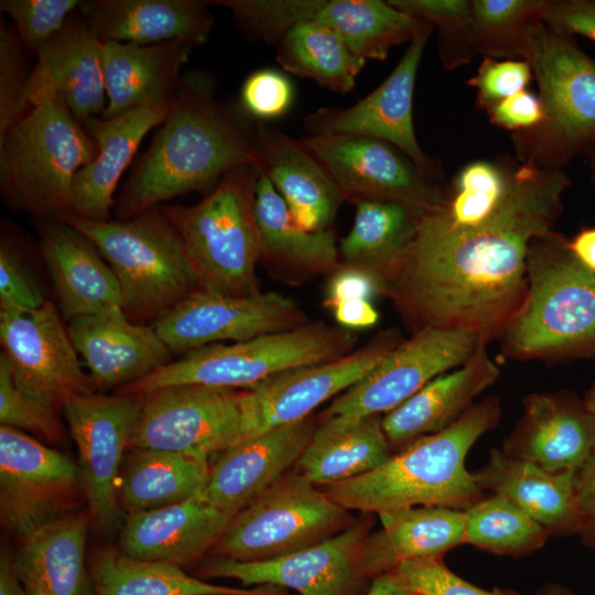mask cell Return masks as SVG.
<instances>
[{
	"label": "cell",
	"mask_w": 595,
	"mask_h": 595,
	"mask_svg": "<svg viewBox=\"0 0 595 595\" xmlns=\"http://www.w3.org/2000/svg\"><path fill=\"white\" fill-rule=\"evenodd\" d=\"M542 19L558 32L595 42V0H547Z\"/></svg>",
	"instance_id": "cell-54"
},
{
	"label": "cell",
	"mask_w": 595,
	"mask_h": 595,
	"mask_svg": "<svg viewBox=\"0 0 595 595\" xmlns=\"http://www.w3.org/2000/svg\"><path fill=\"white\" fill-rule=\"evenodd\" d=\"M486 346L482 344L463 365L435 377L382 415V429L393 453L452 425L499 379L500 370Z\"/></svg>",
	"instance_id": "cell-29"
},
{
	"label": "cell",
	"mask_w": 595,
	"mask_h": 595,
	"mask_svg": "<svg viewBox=\"0 0 595 595\" xmlns=\"http://www.w3.org/2000/svg\"><path fill=\"white\" fill-rule=\"evenodd\" d=\"M298 302L277 292L232 296L198 291L152 324L171 353H188L225 340L241 342L306 323Z\"/></svg>",
	"instance_id": "cell-18"
},
{
	"label": "cell",
	"mask_w": 595,
	"mask_h": 595,
	"mask_svg": "<svg viewBox=\"0 0 595 595\" xmlns=\"http://www.w3.org/2000/svg\"><path fill=\"white\" fill-rule=\"evenodd\" d=\"M193 47L178 41L141 45L102 43L107 95L104 118L172 101Z\"/></svg>",
	"instance_id": "cell-32"
},
{
	"label": "cell",
	"mask_w": 595,
	"mask_h": 595,
	"mask_svg": "<svg viewBox=\"0 0 595 595\" xmlns=\"http://www.w3.org/2000/svg\"><path fill=\"white\" fill-rule=\"evenodd\" d=\"M575 495L576 536L584 547L595 551V451L576 472Z\"/></svg>",
	"instance_id": "cell-56"
},
{
	"label": "cell",
	"mask_w": 595,
	"mask_h": 595,
	"mask_svg": "<svg viewBox=\"0 0 595 595\" xmlns=\"http://www.w3.org/2000/svg\"><path fill=\"white\" fill-rule=\"evenodd\" d=\"M464 544L513 559L545 544L550 531L518 506L496 494L485 495L464 511Z\"/></svg>",
	"instance_id": "cell-42"
},
{
	"label": "cell",
	"mask_w": 595,
	"mask_h": 595,
	"mask_svg": "<svg viewBox=\"0 0 595 595\" xmlns=\"http://www.w3.org/2000/svg\"><path fill=\"white\" fill-rule=\"evenodd\" d=\"M501 402L488 396L456 422L393 453L376 469L322 488L346 510L380 513L418 506L465 511L486 494L465 465L472 446L494 430Z\"/></svg>",
	"instance_id": "cell-3"
},
{
	"label": "cell",
	"mask_w": 595,
	"mask_h": 595,
	"mask_svg": "<svg viewBox=\"0 0 595 595\" xmlns=\"http://www.w3.org/2000/svg\"><path fill=\"white\" fill-rule=\"evenodd\" d=\"M97 153L63 95H48L0 138L2 198L40 218L72 214L74 178Z\"/></svg>",
	"instance_id": "cell-5"
},
{
	"label": "cell",
	"mask_w": 595,
	"mask_h": 595,
	"mask_svg": "<svg viewBox=\"0 0 595 595\" xmlns=\"http://www.w3.org/2000/svg\"><path fill=\"white\" fill-rule=\"evenodd\" d=\"M259 177L257 167L239 166L227 172L199 203L160 207L180 234L206 291L232 296L260 292L255 214Z\"/></svg>",
	"instance_id": "cell-8"
},
{
	"label": "cell",
	"mask_w": 595,
	"mask_h": 595,
	"mask_svg": "<svg viewBox=\"0 0 595 595\" xmlns=\"http://www.w3.org/2000/svg\"><path fill=\"white\" fill-rule=\"evenodd\" d=\"M232 517L204 494L174 505L127 515L118 549L134 559L165 562L183 569L212 551Z\"/></svg>",
	"instance_id": "cell-25"
},
{
	"label": "cell",
	"mask_w": 595,
	"mask_h": 595,
	"mask_svg": "<svg viewBox=\"0 0 595 595\" xmlns=\"http://www.w3.org/2000/svg\"><path fill=\"white\" fill-rule=\"evenodd\" d=\"M67 331L95 390L126 386L171 363L153 326L130 322L119 307L75 317Z\"/></svg>",
	"instance_id": "cell-24"
},
{
	"label": "cell",
	"mask_w": 595,
	"mask_h": 595,
	"mask_svg": "<svg viewBox=\"0 0 595 595\" xmlns=\"http://www.w3.org/2000/svg\"><path fill=\"white\" fill-rule=\"evenodd\" d=\"M255 214L260 261L279 280L298 284L329 275L340 264L333 229L307 231L298 226L283 198L263 175L257 182Z\"/></svg>",
	"instance_id": "cell-33"
},
{
	"label": "cell",
	"mask_w": 595,
	"mask_h": 595,
	"mask_svg": "<svg viewBox=\"0 0 595 595\" xmlns=\"http://www.w3.org/2000/svg\"><path fill=\"white\" fill-rule=\"evenodd\" d=\"M500 451L549 472L578 469L595 451V414L566 390L534 392Z\"/></svg>",
	"instance_id": "cell-21"
},
{
	"label": "cell",
	"mask_w": 595,
	"mask_h": 595,
	"mask_svg": "<svg viewBox=\"0 0 595 595\" xmlns=\"http://www.w3.org/2000/svg\"><path fill=\"white\" fill-rule=\"evenodd\" d=\"M536 595H578L573 589L559 584V583H545L536 591Z\"/></svg>",
	"instance_id": "cell-61"
},
{
	"label": "cell",
	"mask_w": 595,
	"mask_h": 595,
	"mask_svg": "<svg viewBox=\"0 0 595 595\" xmlns=\"http://www.w3.org/2000/svg\"><path fill=\"white\" fill-rule=\"evenodd\" d=\"M293 100L291 82L274 69H259L250 74L240 89L239 102L255 120L275 119L284 115Z\"/></svg>",
	"instance_id": "cell-51"
},
{
	"label": "cell",
	"mask_w": 595,
	"mask_h": 595,
	"mask_svg": "<svg viewBox=\"0 0 595 595\" xmlns=\"http://www.w3.org/2000/svg\"><path fill=\"white\" fill-rule=\"evenodd\" d=\"M528 289L499 336L511 359L563 361L595 355V273L552 231L532 240Z\"/></svg>",
	"instance_id": "cell-4"
},
{
	"label": "cell",
	"mask_w": 595,
	"mask_h": 595,
	"mask_svg": "<svg viewBox=\"0 0 595 595\" xmlns=\"http://www.w3.org/2000/svg\"><path fill=\"white\" fill-rule=\"evenodd\" d=\"M37 232L65 318L122 309L116 274L84 234L62 220L46 218L39 221Z\"/></svg>",
	"instance_id": "cell-28"
},
{
	"label": "cell",
	"mask_w": 595,
	"mask_h": 595,
	"mask_svg": "<svg viewBox=\"0 0 595 595\" xmlns=\"http://www.w3.org/2000/svg\"><path fill=\"white\" fill-rule=\"evenodd\" d=\"M2 353L17 387L58 413L73 397L95 392L55 305L33 311H0Z\"/></svg>",
	"instance_id": "cell-17"
},
{
	"label": "cell",
	"mask_w": 595,
	"mask_h": 595,
	"mask_svg": "<svg viewBox=\"0 0 595 595\" xmlns=\"http://www.w3.org/2000/svg\"><path fill=\"white\" fill-rule=\"evenodd\" d=\"M381 528L365 538L360 550L364 576L394 572L402 563L443 559L464 544V511L418 506L378 513Z\"/></svg>",
	"instance_id": "cell-31"
},
{
	"label": "cell",
	"mask_w": 595,
	"mask_h": 595,
	"mask_svg": "<svg viewBox=\"0 0 595 595\" xmlns=\"http://www.w3.org/2000/svg\"><path fill=\"white\" fill-rule=\"evenodd\" d=\"M309 418L246 439L210 464L204 496L235 515L295 467L317 426Z\"/></svg>",
	"instance_id": "cell-22"
},
{
	"label": "cell",
	"mask_w": 595,
	"mask_h": 595,
	"mask_svg": "<svg viewBox=\"0 0 595 595\" xmlns=\"http://www.w3.org/2000/svg\"><path fill=\"white\" fill-rule=\"evenodd\" d=\"M34 53L26 94L30 108L60 93L80 123L102 115L107 107L102 42L78 10Z\"/></svg>",
	"instance_id": "cell-23"
},
{
	"label": "cell",
	"mask_w": 595,
	"mask_h": 595,
	"mask_svg": "<svg viewBox=\"0 0 595 595\" xmlns=\"http://www.w3.org/2000/svg\"><path fill=\"white\" fill-rule=\"evenodd\" d=\"M216 86L215 75L207 71L183 73L165 120L117 198L119 219L206 188L236 167L257 166L261 121L239 101L217 98Z\"/></svg>",
	"instance_id": "cell-2"
},
{
	"label": "cell",
	"mask_w": 595,
	"mask_h": 595,
	"mask_svg": "<svg viewBox=\"0 0 595 595\" xmlns=\"http://www.w3.org/2000/svg\"><path fill=\"white\" fill-rule=\"evenodd\" d=\"M382 415L354 421L318 419L294 469L315 486H329L369 473L392 454Z\"/></svg>",
	"instance_id": "cell-36"
},
{
	"label": "cell",
	"mask_w": 595,
	"mask_h": 595,
	"mask_svg": "<svg viewBox=\"0 0 595 595\" xmlns=\"http://www.w3.org/2000/svg\"><path fill=\"white\" fill-rule=\"evenodd\" d=\"M209 6L202 0H84L78 11L102 43L178 41L195 47L210 35Z\"/></svg>",
	"instance_id": "cell-30"
},
{
	"label": "cell",
	"mask_w": 595,
	"mask_h": 595,
	"mask_svg": "<svg viewBox=\"0 0 595 595\" xmlns=\"http://www.w3.org/2000/svg\"><path fill=\"white\" fill-rule=\"evenodd\" d=\"M400 343L399 329L390 327L340 358L291 368L245 389L246 439L314 414L367 376Z\"/></svg>",
	"instance_id": "cell-16"
},
{
	"label": "cell",
	"mask_w": 595,
	"mask_h": 595,
	"mask_svg": "<svg viewBox=\"0 0 595 595\" xmlns=\"http://www.w3.org/2000/svg\"><path fill=\"white\" fill-rule=\"evenodd\" d=\"M569 247L577 259L595 273V227L581 229L569 240Z\"/></svg>",
	"instance_id": "cell-59"
},
{
	"label": "cell",
	"mask_w": 595,
	"mask_h": 595,
	"mask_svg": "<svg viewBox=\"0 0 595 595\" xmlns=\"http://www.w3.org/2000/svg\"><path fill=\"white\" fill-rule=\"evenodd\" d=\"M485 344L470 332L425 327L401 340L367 376L333 399L320 419L383 415L435 377L463 365Z\"/></svg>",
	"instance_id": "cell-14"
},
{
	"label": "cell",
	"mask_w": 595,
	"mask_h": 595,
	"mask_svg": "<svg viewBox=\"0 0 595 595\" xmlns=\"http://www.w3.org/2000/svg\"><path fill=\"white\" fill-rule=\"evenodd\" d=\"M209 470V459L170 451L130 448L120 470V508L131 515L201 496Z\"/></svg>",
	"instance_id": "cell-37"
},
{
	"label": "cell",
	"mask_w": 595,
	"mask_h": 595,
	"mask_svg": "<svg viewBox=\"0 0 595 595\" xmlns=\"http://www.w3.org/2000/svg\"><path fill=\"white\" fill-rule=\"evenodd\" d=\"M418 216L398 202L359 203L353 227L338 248L340 262L360 266L376 273L407 246Z\"/></svg>",
	"instance_id": "cell-41"
},
{
	"label": "cell",
	"mask_w": 595,
	"mask_h": 595,
	"mask_svg": "<svg viewBox=\"0 0 595 595\" xmlns=\"http://www.w3.org/2000/svg\"><path fill=\"white\" fill-rule=\"evenodd\" d=\"M0 595H26L15 569L14 554L7 549L0 558Z\"/></svg>",
	"instance_id": "cell-58"
},
{
	"label": "cell",
	"mask_w": 595,
	"mask_h": 595,
	"mask_svg": "<svg viewBox=\"0 0 595 595\" xmlns=\"http://www.w3.org/2000/svg\"><path fill=\"white\" fill-rule=\"evenodd\" d=\"M58 220L84 234L110 266L127 316L158 318L205 290L180 234L160 207L129 219L94 221L67 214Z\"/></svg>",
	"instance_id": "cell-7"
},
{
	"label": "cell",
	"mask_w": 595,
	"mask_h": 595,
	"mask_svg": "<svg viewBox=\"0 0 595 595\" xmlns=\"http://www.w3.org/2000/svg\"><path fill=\"white\" fill-rule=\"evenodd\" d=\"M88 565L96 595H278L269 586L239 588L205 582L180 566L134 559L113 547L96 550Z\"/></svg>",
	"instance_id": "cell-38"
},
{
	"label": "cell",
	"mask_w": 595,
	"mask_h": 595,
	"mask_svg": "<svg viewBox=\"0 0 595 595\" xmlns=\"http://www.w3.org/2000/svg\"><path fill=\"white\" fill-rule=\"evenodd\" d=\"M327 0H217L251 37L277 43L296 24L314 20Z\"/></svg>",
	"instance_id": "cell-45"
},
{
	"label": "cell",
	"mask_w": 595,
	"mask_h": 595,
	"mask_svg": "<svg viewBox=\"0 0 595 595\" xmlns=\"http://www.w3.org/2000/svg\"><path fill=\"white\" fill-rule=\"evenodd\" d=\"M576 470L549 472L491 448L474 474L485 493L505 497L555 537L576 536Z\"/></svg>",
	"instance_id": "cell-35"
},
{
	"label": "cell",
	"mask_w": 595,
	"mask_h": 595,
	"mask_svg": "<svg viewBox=\"0 0 595 595\" xmlns=\"http://www.w3.org/2000/svg\"><path fill=\"white\" fill-rule=\"evenodd\" d=\"M79 4L80 0H1L0 10L35 52L65 25Z\"/></svg>",
	"instance_id": "cell-48"
},
{
	"label": "cell",
	"mask_w": 595,
	"mask_h": 595,
	"mask_svg": "<svg viewBox=\"0 0 595 595\" xmlns=\"http://www.w3.org/2000/svg\"><path fill=\"white\" fill-rule=\"evenodd\" d=\"M532 75V69L524 60L483 57L467 85L476 90L478 107L487 110L507 97L527 89Z\"/></svg>",
	"instance_id": "cell-50"
},
{
	"label": "cell",
	"mask_w": 595,
	"mask_h": 595,
	"mask_svg": "<svg viewBox=\"0 0 595 595\" xmlns=\"http://www.w3.org/2000/svg\"><path fill=\"white\" fill-rule=\"evenodd\" d=\"M338 326L358 331L369 328L379 321V312L371 301L355 299L337 303L331 309Z\"/></svg>",
	"instance_id": "cell-57"
},
{
	"label": "cell",
	"mask_w": 595,
	"mask_h": 595,
	"mask_svg": "<svg viewBox=\"0 0 595 595\" xmlns=\"http://www.w3.org/2000/svg\"><path fill=\"white\" fill-rule=\"evenodd\" d=\"M388 2L418 20L439 30V57L446 69L468 64L476 55L470 28L468 0H388Z\"/></svg>",
	"instance_id": "cell-44"
},
{
	"label": "cell",
	"mask_w": 595,
	"mask_h": 595,
	"mask_svg": "<svg viewBox=\"0 0 595 595\" xmlns=\"http://www.w3.org/2000/svg\"><path fill=\"white\" fill-rule=\"evenodd\" d=\"M380 295L376 274L364 267L343 263L329 274L323 305L331 310L337 303L363 299L371 301Z\"/></svg>",
	"instance_id": "cell-53"
},
{
	"label": "cell",
	"mask_w": 595,
	"mask_h": 595,
	"mask_svg": "<svg viewBox=\"0 0 595 595\" xmlns=\"http://www.w3.org/2000/svg\"><path fill=\"white\" fill-rule=\"evenodd\" d=\"M366 595H411L401 583L394 572L380 574L371 578L370 586Z\"/></svg>",
	"instance_id": "cell-60"
},
{
	"label": "cell",
	"mask_w": 595,
	"mask_h": 595,
	"mask_svg": "<svg viewBox=\"0 0 595 595\" xmlns=\"http://www.w3.org/2000/svg\"><path fill=\"white\" fill-rule=\"evenodd\" d=\"M357 339L354 331L322 321L306 322L289 331L188 351L122 386L118 393L139 396L182 385L249 389L278 372L340 358L355 350Z\"/></svg>",
	"instance_id": "cell-9"
},
{
	"label": "cell",
	"mask_w": 595,
	"mask_h": 595,
	"mask_svg": "<svg viewBox=\"0 0 595 595\" xmlns=\"http://www.w3.org/2000/svg\"><path fill=\"white\" fill-rule=\"evenodd\" d=\"M547 0H472L470 28L476 55L524 60L533 29L543 22Z\"/></svg>",
	"instance_id": "cell-43"
},
{
	"label": "cell",
	"mask_w": 595,
	"mask_h": 595,
	"mask_svg": "<svg viewBox=\"0 0 595 595\" xmlns=\"http://www.w3.org/2000/svg\"><path fill=\"white\" fill-rule=\"evenodd\" d=\"M315 20L333 29L356 56L383 61L431 24L380 0H328Z\"/></svg>",
	"instance_id": "cell-39"
},
{
	"label": "cell",
	"mask_w": 595,
	"mask_h": 595,
	"mask_svg": "<svg viewBox=\"0 0 595 595\" xmlns=\"http://www.w3.org/2000/svg\"><path fill=\"white\" fill-rule=\"evenodd\" d=\"M585 155L588 161L592 180L595 182V147L592 148Z\"/></svg>",
	"instance_id": "cell-63"
},
{
	"label": "cell",
	"mask_w": 595,
	"mask_h": 595,
	"mask_svg": "<svg viewBox=\"0 0 595 595\" xmlns=\"http://www.w3.org/2000/svg\"><path fill=\"white\" fill-rule=\"evenodd\" d=\"M172 101L136 108L113 118L96 116L82 122L98 153L74 178L72 214L94 221L109 220L122 174L143 138L165 120Z\"/></svg>",
	"instance_id": "cell-26"
},
{
	"label": "cell",
	"mask_w": 595,
	"mask_h": 595,
	"mask_svg": "<svg viewBox=\"0 0 595 595\" xmlns=\"http://www.w3.org/2000/svg\"><path fill=\"white\" fill-rule=\"evenodd\" d=\"M275 61L284 71L337 94L354 89L366 64L333 29L315 19L296 24L284 35L278 44Z\"/></svg>",
	"instance_id": "cell-40"
},
{
	"label": "cell",
	"mask_w": 595,
	"mask_h": 595,
	"mask_svg": "<svg viewBox=\"0 0 595 595\" xmlns=\"http://www.w3.org/2000/svg\"><path fill=\"white\" fill-rule=\"evenodd\" d=\"M63 412L77 447L91 527L112 533L121 519L120 470L140 418V398L90 392L71 398Z\"/></svg>",
	"instance_id": "cell-13"
},
{
	"label": "cell",
	"mask_w": 595,
	"mask_h": 595,
	"mask_svg": "<svg viewBox=\"0 0 595 595\" xmlns=\"http://www.w3.org/2000/svg\"><path fill=\"white\" fill-rule=\"evenodd\" d=\"M0 423L28 432L43 443L62 440L64 430L58 413L23 393L15 385L7 356L0 354Z\"/></svg>",
	"instance_id": "cell-47"
},
{
	"label": "cell",
	"mask_w": 595,
	"mask_h": 595,
	"mask_svg": "<svg viewBox=\"0 0 595 595\" xmlns=\"http://www.w3.org/2000/svg\"><path fill=\"white\" fill-rule=\"evenodd\" d=\"M434 26L411 42L391 74L369 95L347 108H318L303 125L310 136L350 134L383 140L405 153L426 176L442 182L437 161L425 154L414 132L412 105L418 68Z\"/></svg>",
	"instance_id": "cell-19"
},
{
	"label": "cell",
	"mask_w": 595,
	"mask_h": 595,
	"mask_svg": "<svg viewBox=\"0 0 595 595\" xmlns=\"http://www.w3.org/2000/svg\"><path fill=\"white\" fill-rule=\"evenodd\" d=\"M394 573L411 595H521L510 588L478 587L446 567L443 559L404 562Z\"/></svg>",
	"instance_id": "cell-49"
},
{
	"label": "cell",
	"mask_w": 595,
	"mask_h": 595,
	"mask_svg": "<svg viewBox=\"0 0 595 595\" xmlns=\"http://www.w3.org/2000/svg\"><path fill=\"white\" fill-rule=\"evenodd\" d=\"M83 504L77 462L25 432L0 426V517L19 543Z\"/></svg>",
	"instance_id": "cell-12"
},
{
	"label": "cell",
	"mask_w": 595,
	"mask_h": 595,
	"mask_svg": "<svg viewBox=\"0 0 595 595\" xmlns=\"http://www.w3.org/2000/svg\"><path fill=\"white\" fill-rule=\"evenodd\" d=\"M325 166L344 202L401 203L421 215L437 204L446 186L414 164L397 147L376 138L321 134L303 139Z\"/></svg>",
	"instance_id": "cell-15"
},
{
	"label": "cell",
	"mask_w": 595,
	"mask_h": 595,
	"mask_svg": "<svg viewBox=\"0 0 595 595\" xmlns=\"http://www.w3.org/2000/svg\"><path fill=\"white\" fill-rule=\"evenodd\" d=\"M350 524L348 510L293 469L234 515L210 553L241 562L271 560Z\"/></svg>",
	"instance_id": "cell-10"
},
{
	"label": "cell",
	"mask_w": 595,
	"mask_h": 595,
	"mask_svg": "<svg viewBox=\"0 0 595 595\" xmlns=\"http://www.w3.org/2000/svg\"><path fill=\"white\" fill-rule=\"evenodd\" d=\"M31 50L14 25L0 20V138L29 110L26 94L33 68Z\"/></svg>",
	"instance_id": "cell-46"
},
{
	"label": "cell",
	"mask_w": 595,
	"mask_h": 595,
	"mask_svg": "<svg viewBox=\"0 0 595 595\" xmlns=\"http://www.w3.org/2000/svg\"><path fill=\"white\" fill-rule=\"evenodd\" d=\"M486 112L493 125L512 133L532 129L543 117L539 97L527 89L490 106Z\"/></svg>",
	"instance_id": "cell-55"
},
{
	"label": "cell",
	"mask_w": 595,
	"mask_h": 595,
	"mask_svg": "<svg viewBox=\"0 0 595 595\" xmlns=\"http://www.w3.org/2000/svg\"><path fill=\"white\" fill-rule=\"evenodd\" d=\"M257 169L285 202L294 223L307 231L331 228L344 202L318 158L282 131L259 122Z\"/></svg>",
	"instance_id": "cell-27"
},
{
	"label": "cell",
	"mask_w": 595,
	"mask_h": 595,
	"mask_svg": "<svg viewBox=\"0 0 595 595\" xmlns=\"http://www.w3.org/2000/svg\"><path fill=\"white\" fill-rule=\"evenodd\" d=\"M367 520L293 553L255 562L216 556L199 571L205 578H232L244 586L286 588L299 595H348L359 577Z\"/></svg>",
	"instance_id": "cell-20"
},
{
	"label": "cell",
	"mask_w": 595,
	"mask_h": 595,
	"mask_svg": "<svg viewBox=\"0 0 595 595\" xmlns=\"http://www.w3.org/2000/svg\"><path fill=\"white\" fill-rule=\"evenodd\" d=\"M141 412L130 448L170 451L209 459L246 440V390L201 385L138 396Z\"/></svg>",
	"instance_id": "cell-11"
},
{
	"label": "cell",
	"mask_w": 595,
	"mask_h": 595,
	"mask_svg": "<svg viewBox=\"0 0 595 595\" xmlns=\"http://www.w3.org/2000/svg\"><path fill=\"white\" fill-rule=\"evenodd\" d=\"M571 184L564 170L517 160L507 196L485 219L454 225L430 207L375 273L380 295L412 333L436 327L470 332L486 345L498 339L524 301L530 244L554 231Z\"/></svg>",
	"instance_id": "cell-1"
},
{
	"label": "cell",
	"mask_w": 595,
	"mask_h": 595,
	"mask_svg": "<svg viewBox=\"0 0 595 595\" xmlns=\"http://www.w3.org/2000/svg\"><path fill=\"white\" fill-rule=\"evenodd\" d=\"M46 301L20 257L2 239L0 247V311H33Z\"/></svg>",
	"instance_id": "cell-52"
},
{
	"label": "cell",
	"mask_w": 595,
	"mask_h": 595,
	"mask_svg": "<svg viewBox=\"0 0 595 595\" xmlns=\"http://www.w3.org/2000/svg\"><path fill=\"white\" fill-rule=\"evenodd\" d=\"M587 408L595 414V383L589 388L584 397Z\"/></svg>",
	"instance_id": "cell-62"
},
{
	"label": "cell",
	"mask_w": 595,
	"mask_h": 595,
	"mask_svg": "<svg viewBox=\"0 0 595 595\" xmlns=\"http://www.w3.org/2000/svg\"><path fill=\"white\" fill-rule=\"evenodd\" d=\"M87 508L57 519L20 543L14 564L26 595H96L85 560Z\"/></svg>",
	"instance_id": "cell-34"
},
{
	"label": "cell",
	"mask_w": 595,
	"mask_h": 595,
	"mask_svg": "<svg viewBox=\"0 0 595 595\" xmlns=\"http://www.w3.org/2000/svg\"><path fill=\"white\" fill-rule=\"evenodd\" d=\"M524 61L538 83L543 117L532 129L511 134L516 159L563 170L595 147V61L573 35L544 22L533 29Z\"/></svg>",
	"instance_id": "cell-6"
}]
</instances>
